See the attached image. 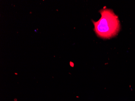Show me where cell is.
I'll use <instances>...</instances> for the list:
<instances>
[{"mask_svg":"<svg viewBox=\"0 0 135 101\" xmlns=\"http://www.w3.org/2000/svg\"><path fill=\"white\" fill-rule=\"evenodd\" d=\"M101 17L98 21H92L95 32L98 37L107 39L115 36L120 29L118 17L111 9H104L100 11Z\"/></svg>","mask_w":135,"mask_h":101,"instance_id":"6da1fadb","label":"cell"}]
</instances>
